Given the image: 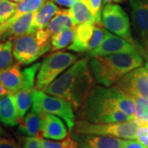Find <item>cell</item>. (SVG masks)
Instances as JSON below:
<instances>
[{"instance_id": "obj_1", "label": "cell", "mask_w": 148, "mask_h": 148, "mask_svg": "<svg viewBox=\"0 0 148 148\" xmlns=\"http://www.w3.org/2000/svg\"><path fill=\"white\" fill-rule=\"evenodd\" d=\"M93 78L86 59L74 63L45 90L48 95L63 98L78 110L92 89Z\"/></svg>"}, {"instance_id": "obj_2", "label": "cell", "mask_w": 148, "mask_h": 148, "mask_svg": "<svg viewBox=\"0 0 148 148\" xmlns=\"http://www.w3.org/2000/svg\"><path fill=\"white\" fill-rule=\"evenodd\" d=\"M79 119L94 123H111L134 120L116 105L113 88L95 86L80 107Z\"/></svg>"}, {"instance_id": "obj_3", "label": "cell", "mask_w": 148, "mask_h": 148, "mask_svg": "<svg viewBox=\"0 0 148 148\" xmlns=\"http://www.w3.org/2000/svg\"><path fill=\"white\" fill-rule=\"evenodd\" d=\"M143 64V58L135 51L93 57L90 67L97 83L110 86L131 71L142 67Z\"/></svg>"}, {"instance_id": "obj_4", "label": "cell", "mask_w": 148, "mask_h": 148, "mask_svg": "<svg viewBox=\"0 0 148 148\" xmlns=\"http://www.w3.org/2000/svg\"><path fill=\"white\" fill-rule=\"evenodd\" d=\"M52 47L51 36L46 30L40 29L12 40L13 57L21 65L36 61Z\"/></svg>"}, {"instance_id": "obj_5", "label": "cell", "mask_w": 148, "mask_h": 148, "mask_svg": "<svg viewBox=\"0 0 148 148\" xmlns=\"http://www.w3.org/2000/svg\"><path fill=\"white\" fill-rule=\"evenodd\" d=\"M32 110L38 114H50L64 119L69 129L72 130L75 126L74 110L69 101L63 98L49 95L43 90H32Z\"/></svg>"}, {"instance_id": "obj_6", "label": "cell", "mask_w": 148, "mask_h": 148, "mask_svg": "<svg viewBox=\"0 0 148 148\" xmlns=\"http://www.w3.org/2000/svg\"><path fill=\"white\" fill-rule=\"evenodd\" d=\"M138 127L139 124L135 119L123 123H94L83 119H79L75 123L73 129L74 132L77 133L112 136L135 140Z\"/></svg>"}, {"instance_id": "obj_7", "label": "cell", "mask_w": 148, "mask_h": 148, "mask_svg": "<svg viewBox=\"0 0 148 148\" xmlns=\"http://www.w3.org/2000/svg\"><path fill=\"white\" fill-rule=\"evenodd\" d=\"M77 55L69 52H56L44 59L37 75L36 89L45 90L58 76L77 61Z\"/></svg>"}, {"instance_id": "obj_8", "label": "cell", "mask_w": 148, "mask_h": 148, "mask_svg": "<svg viewBox=\"0 0 148 148\" xmlns=\"http://www.w3.org/2000/svg\"><path fill=\"white\" fill-rule=\"evenodd\" d=\"M101 20L110 32L132 43L130 21L127 13L120 6L114 3L104 5L101 11Z\"/></svg>"}, {"instance_id": "obj_9", "label": "cell", "mask_w": 148, "mask_h": 148, "mask_svg": "<svg viewBox=\"0 0 148 148\" xmlns=\"http://www.w3.org/2000/svg\"><path fill=\"white\" fill-rule=\"evenodd\" d=\"M115 86L132 98L148 99V70L143 67L132 70L119 80Z\"/></svg>"}, {"instance_id": "obj_10", "label": "cell", "mask_w": 148, "mask_h": 148, "mask_svg": "<svg viewBox=\"0 0 148 148\" xmlns=\"http://www.w3.org/2000/svg\"><path fill=\"white\" fill-rule=\"evenodd\" d=\"M36 12L24 14L14 21H8L0 26V40H13L17 37L30 34L33 31Z\"/></svg>"}, {"instance_id": "obj_11", "label": "cell", "mask_w": 148, "mask_h": 148, "mask_svg": "<svg viewBox=\"0 0 148 148\" xmlns=\"http://www.w3.org/2000/svg\"><path fill=\"white\" fill-rule=\"evenodd\" d=\"M137 51L135 47L131 45L127 40L123 38L111 34L110 32H106V37L101 43V45L97 48L88 53L90 57H101L107 56L114 53H129Z\"/></svg>"}, {"instance_id": "obj_12", "label": "cell", "mask_w": 148, "mask_h": 148, "mask_svg": "<svg viewBox=\"0 0 148 148\" xmlns=\"http://www.w3.org/2000/svg\"><path fill=\"white\" fill-rule=\"evenodd\" d=\"M72 138L80 148H123L124 141L112 136L73 132Z\"/></svg>"}, {"instance_id": "obj_13", "label": "cell", "mask_w": 148, "mask_h": 148, "mask_svg": "<svg viewBox=\"0 0 148 148\" xmlns=\"http://www.w3.org/2000/svg\"><path fill=\"white\" fill-rule=\"evenodd\" d=\"M133 25L148 51V0H129Z\"/></svg>"}, {"instance_id": "obj_14", "label": "cell", "mask_w": 148, "mask_h": 148, "mask_svg": "<svg viewBox=\"0 0 148 148\" xmlns=\"http://www.w3.org/2000/svg\"><path fill=\"white\" fill-rule=\"evenodd\" d=\"M42 118L41 137L53 140H62L68 137V130L64 122L50 114H40Z\"/></svg>"}, {"instance_id": "obj_15", "label": "cell", "mask_w": 148, "mask_h": 148, "mask_svg": "<svg viewBox=\"0 0 148 148\" xmlns=\"http://www.w3.org/2000/svg\"><path fill=\"white\" fill-rule=\"evenodd\" d=\"M94 27V24L91 23H82L75 27L73 40L69 46V50L77 53L86 52L93 34Z\"/></svg>"}, {"instance_id": "obj_16", "label": "cell", "mask_w": 148, "mask_h": 148, "mask_svg": "<svg viewBox=\"0 0 148 148\" xmlns=\"http://www.w3.org/2000/svg\"><path fill=\"white\" fill-rule=\"evenodd\" d=\"M0 122L8 127H14L20 122L13 94L0 98Z\"/></svg>"}, {"instance_id": "obj_17", "label": "cell", "mask_w": 148, "mask_h": 148, "mask_svg": "<svg viewBox=\"0 0 148 148\" xmlns=\"http://www.w3.org/2000/svg\"><path fill=\"white\" fill-rule=\"evenodd\" d=\"M0 82L10 94L21 90L22 88V71L20 64H14L8 69L0 71Z\"/></svg>"}, {"instance_id": "obj_18", "label": "cell", "mask_w": 148, "mask_h": 148, "mask_svg": "<svg viewBox=\"0 0 148 148\" xmlns=\"http://www.w3.org/2000/svg\"><path fill=\"white\" fill-rule=\"evenodd\" d=\"M41 125L42 118L40 114L32 110L27 113L19 122V131L27 137H36L42 138L41 137Z\"/></svg>"}, {"instance_id": "obj_19", "label": "cell", "mask_w": 148, "mask_h": 148, "mask_svg": "<svg viewBox=\"0 0 148 148\" xmlns=\"http://www.w3.org/2000/svg\"><path fill=\"white\" fill-rule=\"evenodd\" d=\"M69 11L76 26L82 23L96 24L95 17L90 11V0H77Z\"/></svg>"}, {"instance_id": "obj_20", "label": "cell", "mask_w": 148, "mask_h": 148, "mask_svg": "<svg viewBox=\"0 0 148 148\" xmlns=\"http://www.w3.org/2000/svg\"><path fill=\"white\" fill-rule=\"evenodd\" d=\"M60 9L52 1H46L36 12V16L33 23V31L36 32L40 29L46 27L50 20L55 16Z\"/></svg>"}, {"instance_id": "obj_21", "label": "cell", "mask_w": 148, "mask_h": 148, "mask_svg": "<svg viewBox=\"0 0 148 148\" xmlns=\"http://www.w3.org/2000/svg\"><path fill=\"white\" fill-rule=\"evenodd\" d=\"M76 27L69 10L59 11L49 22L46 31L52 37L62 31Z\"/></svg>"}, {"instance_id": "obj_22", "label": "cell", "mask_w": 148, "mask_h": 148, "mask_svg": "<svg viewBox=\"0 0 148 148\" xmlns=\"http://www.w3.org/2000/svg\"><path fill=\"white\" fill-rule=\"evenodd\" d=\"M114 90V95L115 102L118 108L120 110L123 111L129 116L135 119V112H136V104L135 100L132 96L127 95L123 90L119 89L116 86L112 87Z\"/></svg>"}, {"instance_id": "obj_23", "label": "cell", "mask_w": 148, "mask_h": 148, "mask_svg": "<svg viewBox=\"0 0 148 148\" xmlns=\"http://www.w3.org/2000/svg\"><path fill=\"white\" fill-rule=\"evenodd\" d=\"M32 90H20L13 94L16 110L19 119L21 121L27 114L32 104Z\"/></svg>"}, {"instance_id": "obj_24", "label": "cell", "mask_w": 148, "mask_h": 148, "mask_svg": "<svg viewBox=\"0 0 148 148\" xmlns=\"http://www.w3.org/2000/svg\"><path fill=\"white\" fill-rule=\"evenodd\" d=\"M75 27H76L62 31L51 37V45L53 50L62 49L71 45L73 40Z\"/></svg>"}, {"instance_id": "obj_25", "label": "cell", "mask_w": 148, "mask_h": 148, "mask_svg": "<svg viewBox=\"0 0 148 148\" xmlns=\"http://www.w3.org/2000/svg\"><path fill=\"white\" fill-rule=\"evenodd\" d=\"M45 2L46 0H23L21 1L19 4H17L16 12L9 21H14L24 14L36 12Z\"/></svg>"}, {"instance_id": "obj_26", "label": "cell", "mask_w": 148, "mask_h": 148, "mask_svg": "<svg viewBox=\"0 0 148 148\" xmlns=\"http://www.w3.org/2000/svg\"><path fill=\"white\" fill-rule=\"evenodd\" d=\"M14 64L12 53V40H0V71Z\"/></svg>"}, {"instance_id": "obj_27", "label": "cell", "mask_w": 148, "mask_h": 148, "mask_svg": "<svg viewBox=\"0 0 148 148\" xmlns=\"http://www.w3.org/2000/svg\"><path fill=\"white\" fill-rule=\"evenodd\" d=\"M136 104L135 120L139 125L148 123V99L145 97L134 98Z\"/></svg>"}, {"instance_id": "obj_28", "label": "cell", "mask_w": 148, "mask_h": 148, "mask_svg": "<svg viewBox=\"0 0 148 148\" xmlns=\"http://www.w3.org/2000/svg\"><path fill=\"white\" fill-rule=\"evenodd\" d=\"M40 64H32V66L28 67L27 69L22 70V88L26 90H33V86L35 83L36 75L38 70L40 69Z\"/></svg>"}, {"instance_id": "obj_29", "label": "cell", "mask_w": 148, "mask_h": 148, "mask_svg": "<svg viewBox=\"0 0 148 148\" xmlns=\"http://www.w3.org/2000/svg\"><path fill=\"white\" fill-rule=\"evenodd\" d=\"M17 3L10 0H1L0 1V26L3 25L16 12Z\"/></svg>"}, {"instance_id": "obj_30", "label": "cell", "mask_w": 148, "mask_h": 148, "mask_svg": "<svg viewBox=\"0 0 148 148\" xmlns=\"http://www.w3.org/2000/svg\"><path fill=\"white\" fill-rule=\"evenodd\" d=\"M106 32L105 29L101 28L100 27H94V31H93V34L90 39V41L88 45V48L86 52L90 53L91 51H93L94 49H97L101 45V43L103 42L105 37H106Z\"/></svg>"}, {"instance_id": "obj_31", "label": "cell", "mask_w": 148, "mask_h": 148, "mask_svg": "<svg viewBox=\"0 0 148 148\" xmlns=\"http://www.w3.org/2000/svg\"><path fill=\"white\" fill-rule=\"evenodd\" d=\"M40 142L44 148H78L77 143L70 137H67L62 142H53L40 138Z\"/></svg>"}, {"instance_id": "obj_32", "label": "cell", "mask_w": 148, "mask_h": 148, "mask_svg": "<svg viewBox=\"0 0 148 148\" xmlns=\"http://www.w3.org/2000/svg\"><path fill=\"white\" fill-rule=\"evenodd\" d=\"M103 0H90V8L95 17L96 24L101 22V5Z\"/></svg>"}, {"instance_id": "obj_33", "label": "cell", "mask_w": 148, "mask_h": 148, "mask_svg": "<svg viewBox=\"0 0 148 148\" xmlns=\"http://www.w3.org/2000/svg\"><path fill=\"white\" fill-rule=\"evenodd\" d=\"M136 139L138 142L143 144L146 147L148 148V125H139L137 133H136Z\"/></svg>"}, {"instance_id": "obj_34", "label": "cell", "mask_w": 148, "mask_h": 148, "mask_svg": "<svg viewBox=\"0 0 148 148\" xmlns=\"http://www.w3.org/2000/svg\"><path fill=\"white\" fill-rule=\"evenodd\" d=\"M21 148H44L43 147L40 138L36 137H27L23 139L22 147Z\"/></svg>"}, {"instance_id": "obj_35", "label": "cell", "mask_w": 148, "mask_h": 148, "mask_svg": "<svg viewBox=\"0 0 148 148\" xmlns=\"http://www.w3.org/2000/svg\"><path fill=\"white\" fill-rule=\"evenodd\" d=\"M0 148H19V147L9 138L0 136Z\"/></svg>"}, {"instance_id": "obj_36", "label": "cell", "mask_w": 148, "mask_h": 148, "mask_svg": "<svg viewBox=\"0 0 148 148\" xmlns=\"http://www.w3.org/2000/svg\"><path fill=\"white\" fill-rule=\"evenodd\" d=\"M123 148H147L143 144L138 142V141H135V140H132V139H129V140H125L124 141V146Z\"/></svg>"}, {"instance_id": "obj_37", "label": "cell", "mask_w": 148, "mask_h": 148, "mask_svg": "<svg viewBox=\"0 0 148 148\" xmlns=\"http://www.w3.org/2000/svg\"><path fill=\"white\" fill-rule=\"evenodd\" d=\"M53 1L59 5L68 7V8H72L77 3V0H53Z\"/></svg>"}, {"instance_id": "obj_38", "label": "cell", "mask_w": 148, "mask_h": 148, "mask_svg": "<svg viewBox=\"0 0 148 148\" xmlns=\"http://www.w3.org/2000/svg\"><path fill=\"white\" fill-rule=\"evenodd\" d=\"M8 91L7 90L5 86L2 84L1 82H0V98L3 97V96H4V95H8Z\"/></svg>"}, {"instance_id": "obj_39", "label": "cell", "mask_w": 148, "mask_h": 148, "mask_svg": "<svg viewBox=\"0 0 148 148\" xmlns=\"http://www.w3.org/2000/svg\"><path fill=\"white\" fill-rule=\"evenodd\" d=\"M0 136H3V137H6V138H9V134L6 132L5 130L1 127V126H0Z\"/></svg>"}, {"instance_id": "obj_40", "label": "cell", "mask_w": 148, "mask_h": 148, "mask_svg": "<svg viewBox=\"0 0 148 148\" xmlns=\"http://www.w3.org/2000/svg\"><path fill=\"white\" fill-rule=\"evenodd\" d=\"M123 0H103L104 5L108 4V3H120Z\"/></svg>"}, {"instance_id": "obj_41", "label": "cell", "mask_w": 148, "mask_h": 148, "mask_svg": "<svg viewBox=\"0 0 148 148\" xmlns=\"http://www.w3.org/2000/svg\"><path fill=\"white\" fill-rule=\"evenodd\" d=\"M10 1H12V2H14V3H19V2H21V1H23V0H10Z\"/></svg>"}, {"instance_id": "obj_42", "label": "cell", "mask_w": 148, "mask_h": 148, "mask_svg": "<svg viewBox=\"0 0 148 148\" xmlns=\"http://www.w3.org/2000/svg\"><path fill=\"white\" fill-rule=\"evenodd\" d=\"M146 69L148 70V60H147V62L146 63Z\"/></svg>"}, {"instance_id": "obj_43", "label": "cell", "mask_w": 148, "mask_h": 148, "mask_svg": "<svg viewBox=\"0 0 148 148\" xmlns=\"http://www.w3.org/2000/svg\"><path fill=\"white\" fill-rule=\"evenodd\" d=\"M147 125H148V123H147Z\"/></svg>"}, {"instance_id": "obj_44", "label": "cell", "mask_w": 148, "mask_h": 148, "mask_svg": "<svg viewBox=\"0 0 148 148\" xmlns=\"http://www.w3.org/2000/svg\"><path fill=\"white\" fill-rule=\"evenodd\" d=\"M0 1H1V0H0Z\"/></svg>"}]
</instances>
